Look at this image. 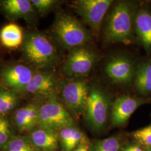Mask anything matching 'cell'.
Returning <instances> with one entry per match:
<instances>
[{
	"mask_svg": "<svg viewBox=\"0 0 151 151\" xmlns=\"http://www.w3.org/2000/svg\"><path fill=\"white\" fill-rule=\"evenodd\" d=\"M134 14L128 2H120L110 12L105 27V39L109 43L130 44L133 39Z\"/></svg>",
	"mask_w": 151,
	"mask_h": 151,
	"instance_id": "cell-1",
	"label": "cell"
},
{
	"mask_svg": "<svg viewBox=\"0 0 151 151\" xmlns=\"http://www.w3.org/2000/svg\"><path fill=\"white\" fill-rule=\"evenodd\" d=\"M54 35L66 48L84 46L91 39V32L80 22L68 14L57 16L53 25Z\"/></svg>",
	"mask_w": 151,
	"mask_h": 151,
	"instance_id": "cell-2",
	"label": "cell"
},
{
	"mask_svg": "<svg viewBox=\"0 0 151 151\" xmlns=\"http://www.w3.org/2000/svg\"><path fill=\"white\" fill-rule=\"evenodd\" d=\"M23 52L29 62L39 68L54 65L58 58L53 44L40 33L34 32L27 35L23 45Z\"/></svg>",
	"mask_w": 151,
	"mask_h": 151,
	"instance_id": "cell-3",
	"label": "cell"
},
{
	"mask_svg": "<svg viewBox=\"0 0 151 151\" xmlns=\"http://www.w3.org/2000/svg\"><path fill=\"white\" fill-rule=\"evenodd\" d=\"M110 109V100L106 93L101 87L92 85L84 113L87 124L95 130L102 129L106 123Z\"/></svg>",
	"mask_w": 151,
	"mask_h": 151,
	"instance_id": "cell-4",
	"label": "cell"
},
{
	"mask_svg": "<svg viewBox=\"0 0 151 151\" xmlns=\"http://www.w3.org/2000/svg\"><path fill=\"white\" fill-rule=\"evenodd\" d=\"M73 119L70 113L54 97L39 108L38 125L40 128L57 132L73 125Z\"/></svg>",
	"mask_w": 151,
	"mask_h": 151,
	"instance_id": "cell-5",
	"label": "cell"
},
{
	"mask_svg": "<svg viewBox=\"0 0 151 151\" xmlns=\"http://www.w3.org/2000/svg\"><path fill=\"white\" fill-rule=\"evenodd\" d=\"M90 86L81 79H70L60 87L62 99L67 109L76 115L85 113Z\"/></svg>",
	"mask_w": 151,
	"mask_h": 151,
	"instance_id": "cell-6",
	"label": "cell"
},
{
	"mask_svg": "<svg viewBox=\"0 0 151 151\" xmlns=\"http://www.w3.org/2000/svg\"><path fill=\"white\" fill-rule=\"evenodd\" d=\"M98 59V54L90 48L82 46L73 49L65 61L63 70L70 77L85 76L92 70Z\"/></svg>",
	"mask_w": 151,
	"mask_h": 151,
	"instance_id": "cell-7",
	"label": "cell"
},
{
	"mask_svg": "<svg viewBox=\"0 0 151 151\" xmlns=\"http://www.w3.org/2000/svg\"><path fill=\"white\" fill-rule=\"evenodd\" d=\"M112 0H79L74 2L76 12L95 32L100 30L104 17Z\"/></svg>",
	"mask_w": 151,
	"mask_h": 151,
	"instance_id": "cell-8",
	"label": "cell"
},
{
	"mask_svg": "<svg viewBox=\"0 0 151 151\" xmlns=\"http://www.w3.org/2000/svg\"><path fill=\"white\" fill-rule=\"evenodd\" d=\"M136 68L133 61L129 58L119 55L108 60L105 67V72L114 82L126 85L134 78Z\"/></svg>",
	"mask_w": 151,
	"mask_h": 151,
	"instance_id": "cell-9",
	"label": "cell"
},
{
	"mask_svg": "<svg viewBox=\"0 0 151 151\" xmlns=\"http://www.w3.org/2000/svg\"><path fill=\"white\" fill-rule=\"evenodd\" d=\"M146 103L142 98L123 95L117 97L111 105L110 119L114 127L126 124L132 115L142 105Z\"/></svg>",
	"mask_w": 151,
	"mask_h": 151,
	"instance_id": "cell-10",
	"label": "cell"
},
{
	"mask_svg": "<svg viewBox=\"0 0 151 151\" xmlns=\"http://www.w3.org/2000/svg\"><path fill=\"white\" fill-rule=\"evenodd\" d=\"M32 76V70L22 65L7 67L1 75L2 81L6 86L17 91L25 89Z\"/></svg>",
	"mask_w": 151,
	"mask_h": 151,
	"instance_id": "cell-11",
	"label": "cell"
},
{
	"mask_svg": "<svg viewBox=\"0 0 151 151\" xmlns=\"http://www.w3.org/2000/svg\"><path fill=\"white\" fill-rule=\"evenodd\" d=\"M134 26L136 35L147 51L151 50V12L142 9L135 15Z\"/></svg>",
	"mask_w": 151,
	"mask_h": 151,
	"instance_id": "cell-12",
	"label": "cell"
},
{
	"mask_svg": "<svg viewBox=\"0 0 151 151\" xmlns=\"http://www.w3.org/2000/svg\"><path fill=\"white\" fill-rule=\"evenodd\" d=\"M29 137L39 151H55L58 147V134L53 130L39 127L32 132Z\"/></svg>",
	"mask_w": 151,
	"mask_h": 151,
	"instance_id": "cell-13",
	"label": "cell"
},
{
	"mask_svg": "<svg viewBox=\"0 0 151 151\" xmlns=\"http://www.w3.org/2000/svg\"><path fill=\"white\" fill-rule=\"evenodd\" d=\"M55 87L56 80L53 75L38 73L33 75L25 90L28 93L32 94L52 95Z\"/></svg>",
	"mask_w": 151,
	"mask_h": 151,
	"instance_id": "cell-14",
	"label": "cell"
},
{
	"mask_svg": "<svg viewBox=\"0 0 151 151\" xmlns=\"http://www.w3.org/2000/svg\"><path fill=\"white\" fill-rule=\"evenodd\" d=\"M39 108L36 105L29 104L18 109L15 114V122L20 132L30 131L38 124Z\"/></svg>",
	"mask_w": 151,
	"mask_h": 151,
	"instance_id": "cell-15",
	"label": "cell"
},
{
	"mask_svg": "<svg viewBox=\"0 0 151 151\" xmlns=\"http://www.w3.org/2000/svg\"><path fill=\"white\" fill-rule=\"evenodd\" d=\"M59 141L63 151H73L82 143L85 135L81 130L73 125L60 130Z\"/></svg>",
	"mask_w": 151,
	"mask_h": 151,
	"instance_id": "cell-16",
	"label": "cell"
},
{
	"mask_svg": "<svg viewBox=\"0 0 151 151\" xmlns=\"http://www.w3.org/2000/svg\"><path fill=\"white\" fill-rule=\"evenodd\" d=\"M134 84L140 95L147 96L151 93V60L142 62L136 68Z\"/></svg>",
	"mask_w": 151,
	"mask_h": 151,
	"instance_id": "cell-17",
	"label": "cell"
},
{
	"mask_svg": "<svg viewBox=\"0 0 151 151\" xmlns=\"http://www.w3.org/2000/svg\"><path fill=\"white\" fill-rule=\"evenodd\" d=\"M23 34L22 29L15 24H9L0 32V40L7 48L18 47L22 42Z\"/></svg>",
	"mask_w": 151,
	"mask_h": 151,
	"instance_id": "cell-18",
	"label": "cell"
},
{
	"mask_svg": "<svg viewBox=\"0 0 151 151\" xmlns=\"http://www.w3.org/2000/svg\"><path fill=\"white\" fill-rule=\"evenodd\" d=\"M1 4L4 10L12 16L26 15L32 10V4L28 0H5Z\"/></svg>",
	"mask_w": 151,
	"mask_h": 151,
	"instance_id": "cell-19",
	"label": "cell"
},
{
	"mask_svg": "<svg viewBox=\"0 0 151 151\" xmlns=\"http://www.w3.org/2000/svg\"><path fill=\"white\" fill-rule=\"evenodd\" d=\"M4 151H40L32 145L29 137H12L4 146Z\"/></svg>",
	"mask_w": 151,
	"mask_h": 151,
	"instance_id": "cell-20",
	"label": "cell"
},
{
	"mask_svg": "<svg viewBox=\"0 0 151 151\" xmlns=\"http://www.w3.org/2000/svg\"><path fill=\"white\" fill-rule=\"evenodd\" d=\"M17 96L13 91L2 89L0 90V116L10 112L15 108Z\"/></svg>",
	"mask_w": 151,
	"mask_h": 151,
	"instance_id": "cell-21",
	"label": "cell"
},
{
	"mask_svg": "<svg viewBox=\"0 0 151 151\" xmlns=\"http://www.w3.org/2000/svg\"><path fill=\"white\" fill-rule=\"evenodd\" d=\"M120 142L118 138L111 137L96 142L90 151H119Z\"/></svg>",
	"mask_w": 151,
	"mask_h": 151,
	"instance_id": "cell-22",
	"label": "cell"
},
{
	"mask_svg": "<svg viewBox=\"0 0 151 151\" xmlns=\"http://www.w3.org/2000/svg\"><path fill=\"white\" fill-rule=\"evenodd\" d=\"M133 137L141 146L151 148V125L134 132Z\"/></svg>",
	"mask_w": 151,
	"mask_h": 151,
	"instance_id": "cell-23",
	"label": "cell"
},
{
	"mask_svg": "<svg viewBox=\"0 0 151 151\" xmlns=\"http://www.w3.org/2000/svg\"><path fill=\"white\" fill-rule=\"evenodd\" d=\"M30 2L40 12L44 13L52 7L57 1L54 0H32Z\"/></svg>",
	"mask_w": 151,
	"mask_h": 151,
	"instance_id": "cell-24",
	"label": "cell"
},
{
	"mask_svg": "<svg viewBox=\"0 0 151 151\" xmlns=\"http://www.w3.org/2000/svg\"><path fill=\"white\" fill-rule=\"evenodd\" d=\"M122 151H147L146 148L142 147L139 144H134L127 146Z\"/></svg>",
	"mask_w": 151,
	"mask_h": 151,
	"instance_id": "cell-25",
	"label": "cell"
},
{
	"mask_svg": "<svg viewBox=\"0 0 151 151\" xmlns=\"http://www.w3.org/2000/svg\"><path fill=\"white\" fill-rule=\"evenodd\" d=\"M73 151H90V149L85 143H82Z\"/></svg>",
	"mask_w": 151,
	"mask_h": 151,
	"instance_id": "cell-26",
	"label": "cell"
},
{
	"mask_svg": "<svg viewBox=\"0 0 151 151\" xmlns=\"http://www.w3.org/2000/svg\"><path fill=\"white\" fill-rule=\"evenodd\" d=\"M146 151H151V148H146Z\"/></svg>",
	"mask_w": 151,
	"mask_h": 151,
	"instance_id": "cell-27",
	"label": "cell"
}]
</instances>
